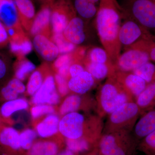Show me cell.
<instances>
[{
  "label": "cell",
  "mask_w": 155,
  "mask_h": 155,
  "mask_svg": "<svg viewBox=\"0 0 155 155\" xmlns=\"http://www.w3.org/2000/svg\"><path fill=\"white\" fill-rule=\"evenodd\" d=\"M65 145L67 147L66 148L70 150L75 155L79 154L81 153L88 152L96 147L89 142L82 138L77 139H66Z\"/></svg>",
  "instance_id": "31"
},
{
  "label": "cell",
  "mask_w": 155,
  "mask_h": 155,
  "mask_svg": "<svg viewBox=\"0 0 155 155\" xmlns=\"http://www.w3.org/2000/svg\"><path fill=\"white\" fill-rule=\"evenodd\" d=\"M33 38L32 44L38 54L47 62L54 61L60 54L54 43L49 38L43 35H38Z\"/></svg>",
  "instance_id": "17"
},
{
  "label": "cell",
  "mask_w": 155,
  "mask_h": 155,
  "mask_svg": "<svg viewBox=\"0 0 155 155\" xmlns=\"http://www.w3.org/2000/svg\"><path fill=\"white\" fill-rule=\"evenodd\" d=\"M81 95L74 94L67 97L60 107V114L64 116L69 113L78 112L80 110L86 112L92 110L95 111V98L91 96L84 97Z\"/></svg>",
  "instance_id": "11"
},
{
  "label": "cell",
  "mask_w": 155,
  "mask_h": 155,
  "mask_svg": "<svg viewBox=\"0 0 155 155\" xmlns=\"http://www.w3.org/2000/svg\"><path fill=\"white\" fill-rule=\"evenodd\" d=\"M9 37L5 27L0 20V49L9 44Z\"/></svg>",
  "instance_id": "42"
},
{
  "label": "cell",
  "mask_w": 155,
  "mask_h": 155,
  "mask_svg": "<svg viewBox=\"0 0 155 155\" xmlns=\"http://www.w3.org/2000/svg\"><path fill=\"white\" fill-rule=\"evenodd\" d=\"M0 20L5 27L10 41L18 39L26 35L14 0H0Z\"/></svg>",
  "instance_id": "7"
},
{
  "label": "cell",
  "mask_w": 155,
  "mask_h": 155,
  "mask_svg": "<svg viewBox=\"0 0 155 155\" xmlns=\"http://www.w3.org/2000/svg\"><path fill=\"white\" fill-rule=\"evenodd\" d=\"M127 48H134L145 52L150 61L155 63V35L152 34L125 49Z\"/></svg>",
  "instance_id": "30"
},
{
  "label": "cell",
  "mask_w": 155,
  "mask_h": 155,
  "mask_svg": "<svg viewBox=\"0 0 155 155\" xmlns=\"http://www.w3.org/2000/svg\"><path fill=\"white\" fill-rule=\"evenodd\" d=\"M119 34V42L122 47H128L137 42L152 34L136 21L124 17Z\"/></svg>",
  "instance_id": "10"
},
{
  "label": "cell",
  "mask_w": 155,
  "mask_h": 155,
  "mask_svg": "<svg viewBox=\"0 0 155 155\" xmlns=\"http://www.w3.org/2000/svg\"><path fill=\"white\" fill-rule=\"evenodd\" d=\"M60 100V94L57 92L54 76L48 74L40 88L33 95L32 102L36 105H54L58 104Z\"/></svg>",
  "instance_id": "12"
},
{
  "label": "cell",
  "mask_w": 155,
  "mask_h": 155,
  "mask_svg": "<svg viewBox=\"0 0 155 155\" xmlns=\"http://www.w3.org/2000/svg\"><path fill=\"white\" fill-rule=\"evenodd\" d=\"M63 34L67 41L75 45L82 44L86 39L84 21L75 16L69 21Z\"/></svg>",
  "instance_id": "18"
},
{
  "label": "cell",
  "mask_w": 155,
  "mask_h": 155,
  "mask_svg": "<svg viewBox=\"0 0 155 155\" xmlns=\"http://www.w3.org/2000/svg\"><path fill=\"white\" fill-rule=\"evenodd\" d=\"M3 126L2 121V117L0 116V130H1V128L2 126Z\"/></svg>",
  "instance_id": "46"
},
{
  "label": "cell",
  "mask_w": 155,
  "mask_h": 155,
  "mask_svg": "<svg viewBox=\"0 0 155 155\" xmlns=\"http://www.w3.org/2000/svg\"><path fill=\"white\" fill-rule=\"evenodd\" d=\"M60 120L57 115L50 114L39 123L36 126L37 132L41 137L48 138L59 131Z\"/></svg>",
  "instance_id": "25"
},
{
  "label": "cell",
  "mask_w": 155,
  "mask_h": 155,
  "mask_svg": "<svg viewBox=\"0 0 155 155\" xmlns=\"http://www.w3.org/2000/svg\"><path fill=\"white\" fill-rule=\"evenodd\" d=\"M35 64L25 58L17 59L14 64L15 78L21 81L25 80L29 73L35 70Z\"/></svg>",
  "instance_id": "32"
},
{
  "label": "cell",
  "mask_w": 155,
  "mask_h": 155,
  "mask_svg": "<svg viewBox=\"0 0 155 155\" xmlns=\"http://www.w3.org/2000/svg\"><path fill=\"white\" fill-rule=\"evenodd\" d=\"M74 62L72 52L62 54L58 56L53 64V68L56 71L62 67L70 66Z\"/></svg>",
  "instance_id": "38"
},
{
  "label": "cell",
  "mask_w": 155,
  "mask_h": 155,
  "mask_svg": "<svg viewBox=\"0 0 155 155\" xmlns=\"http://www.w3.org/2000/svg\"><path fill=\"white\" fill-rule=\"evenodd\" d=\"M51 39L58 47L59 54H69L75 51L76 45L67 41L63 33L52 34Z\"/></svg>",
  "instance_id": "34"
},
{
  "label": "cell",
  "mask_w": 155,
  "mask_h": 155,
  "mask_svg": "<svg viewBox=\"0 0 155 155\" xmlns=\"http://www.w3.org/2000/svg\"><path fill=\"white\" fill-rule=\"evenodd\" d=\"M110 76L114 77L134 100L147 84L142 78L133 72L116 70Z\"/></svg>",
  "instance_id": "13"
},
{
  "label": "cell",
  "mask_w": 155,
  "mask_h": 155,
  "mask_svg": "<svg viewBox=\"0 0 155 155\" xmlns=\"http://www.w3.org/2000/svg\"><path fill=\"white\" fill-rule=\"evenodd\" d=\"M54 78L59 94L62 96L68 94L70 90L68 87L67 79L58 73H56L55 75Z\"/></svg>",
  "instance_id": "40"
},
{
  "label": "cell",
  "mask_w": 155,
  "mask_h": 155,
  "mask_svg": "<svg viewBox=\"0 0 155 155\" xmlns=\"http://www.w3.org/2000/svg\"><path fill=\"white\" fill-rule=\"evenodd\" d=\"M101 0H74L76 13L84 21L88 22L95 17Z\"/></svg>",
  "instance_id": "22"
},
{
  "label": "cell",
  "mask_w": 155,
  "mask_h": 155,
  "mask_svg": "<svg viewBox=\"0 0 155 155\" xmlns=\"http://www.w3.org/2000/svg\"><path fill=\"white\" fill-rule=\"evenodd\" d=\"M62 146V143L55 140H39L35 142L26 155H57Z\"/></svg>",
  "instance_id": "23"
},
{
  "label": "cell",
  "mask_w": 155,
  "mask_h": 155,
  "mask_svg": "<svg viewBox=\"0 0 155 155\" xmlns=\"http://www.w3.org/2000/svg\"><path fill=\"white\" fill-rule=\"evenodd\" d=\"M150 61L145 52L134 48H127L118 57L114 64L117 71L133 72Z\"/></svg>",
  "instance_id": "9"
},
{
  "label": "cell",
  "mask_w": 155,
  "mask_h": 155,
  "mask_svg": "<svg viewBox=\"0 0 155 155\" xmlns=\"http://www.w3.org/2000/svg\"><path fill=\"white\" fill-rule=\"evenodd\" d=\"M95 98L96 114L103 119L123 104L134 101L113 76L107 78Z\"/></svg>",
  "instance_id": "3"
},
{
  "label": "cell",
  "mask_w": 155,
  "mask_h": 155,
  "mask_svg": "<svg viewBox=\"0 0 155 155\" xmlns=\"http://www.w3.org/2000/svg\"><path fill=\"white\" fill-rule=\"evenodd\" d=\"M54 112V107L48 104L37 105L31 108V116L34 119H37L44 115L53 114Z\"/></svg>",
  "instance_id": "39"
},
{
  "label": "cell",
  "mask_w": 155,
  "mask_h": 155,
  "mask_svg": "<svg viewBox=\"0 0 155 155\" xmlns=\"http://www.w3.org/2000/svg\"><path fill=\"white\" fill-rule=\"evenodd\" d=\"M84 59L94 63L112 64L106 50L98 47H94L89 49Z\"/></svg>",
  "instance_id": "33"
},
{
  "label": "cell",
  "mask_w": 155,
  "mask_h": 155,
  "mask_svg": "<svg viewBox=\"0 0 155 155\" xmlns=\"http://www.w3.org/2000/svg\"><path fill=\"white\" fill-rule=\"evenodd\" d=\"M134 101L140 109L141 115L154 109L155 83L148 84L145 88L136 98Z\"/></svg>",
  "instance_id": "24"
},
{
  "label": "cell",
  "mask_w": 155,
  "mask_h": 155,
  "mask_svg": "<svg viewBox=\"0 0 155 155\" xmlns=\"http://www.w3.org/2000/svg\"><path fill=\"white\" fill-rule=\"evenodd\" d=\"M95 22L97 35L109 60L114 64L121 54L119 30L124 19L122 7L116 0H101Z\"/></svg>",
  "instance_id": "1"
},
{
  "label": "cell",
  "mask_w": 155,
  "mask_h": 155,
  "mask_svg": "<svg viewBox=\"0 0 155 155\" xmlns=\"http://www.w3.org/2000/svg\"><path fill=\"white\" fill-rule=\"evenodd\" d=\"M57 155H75L72 152L66 148V149L63 150L58 153Z\"/></svg>",
  "instance_id": "44"
},
{
  "label": "cell",
  "mask_w": 155,
  "mask_h": 155,
  "mask_svg": "<svg viewBox=\"0 0 155 155\" xmlns=\"http://www.w3.org/2000/svg\"><path fill=\"white\" fill-rule=\"evenodd\" d=\"M97 81L86 70L68 81L69 90L76 94H86L95 85Z\"/></svg>",
  "instance_id": "19"
},
{
  "label": "cell",
  "mask_w": 155,
  "mask_h": 155,
  "mask_svg": "<svg viewBox=\"0 0 155 155\" xmlns=\"http://www.w3.org/2000/svg\"><path fill=\"white\" fill-rule=\"evenodd\" d=\"M37 134L36 132L31 129H26L19 134L21 149L28 151L34 143Z\"/></svg>",
  "instance_id": "37"
},
{
  "label": "cell",
  "mask_w": 155,
  "mask_h": 155,
  "mask_svg": "<svg viewBox=\"0 0 155 155\" xmlns=\"http://www.w3.org/2000/svg\"><path fill=\"white\" fill-rule=\"evenodd\" d=\"M137 149L145 155H155V130L139 142Z\"/></svg>",
  "instance_id": "36"
},
{
  "label": "cell",
  "mask_w": 155,
  "mask_h": 155,
  "mask_svg": "<svg viewBox=\"0 0 155 155\" xmlns=\"http://www.w3.org/2000/svg\"><path fill=\"white\" fill-rule=\"evenodd\" d=\"M122 8L124 17L150 31H155V0H125Z\"/></svg>",
  "instance_id": "6"
},
{
  "label": "cell",
  "mask_w": 155,
  "mask_h": 155,
  "mask_svg": "<svg viewBox=\"0 0 155 155\" xmlns=\"http://www.w3.org/2000/svg\"><path fill=\"white\" fill-rule=\"evenodd\" d=\"M133 72L142 78L147 84L155 83V64L151 61L147 62Z\"/></svg>",
  "instance_id": "35"
},
{
  "label": "cell",
  "mask_w": 155,
  "mask_h": 155,
  "mask_svg": "<svg viewBox=\"0 0 155 155\" xmlns=\"http://www.w3.org/2000/svg\"><path fill=\"white\" fill-rule=\"evenodd\" d=\"M83 64L85 70L89 72L97 81L111 76L116 71L113 64H101L84 59Z\"/></svg>",
  "instance_id": "21"
},
{
  "label": "cell",
  "mask_w": 155,
  "mask_h": 155,
  "mask_svg": "<svg viewBox=\"0 0 155 155\" xmlns=\"http://www.w3.org/2000/svg\"><path fill=\"white\" fill-rule=\"evenodd\" d=\"M103 119L97 114L85 116L78 112L69 113L60 120L59 131L65 139L82 138L97 147L104 130Z\"/></svg>",
  "instance_id": "2"
},
{
  "label": "cell",
  "mask_w": 155,
  "mask_h": 155,
  "mask_svg": "<svg viewBox=\"0 0 155 155\" xmlns=\"http://www.w3.org/2000/svg\"><path fill=\"white\" fill-rule=\"evenodd\" d=\"M85 155H99L97 147L93 150L87 153Z\"/></svg>",
  "instance_id": "45"
},
{
  "label": "cell",
  "mask_w": 155,
  "mask_h": 155,
  "mask_svg": "<svg viewBox=\"0 0 155 155\" xmlns=\"http://www.w3.org/2000/svg\"><path fill=\"white\" fill-rule=\"evenodd\" d=\"M141 115L135 101L125 103L107 116L103 133L131 132Z\"/></svg>",
  "instance_id": "5"
},
{
  "label": "cell",
  "mask_w": 155,
  "mask_h": 155,
  "mask_svg": "<svg viewBox=\"0 0 155 155\" xmlns=\"http://www.w3.org/2000/svg\"><path fill=\"white\" fill-rule=\"evenodd\" d=\"M85 70H86L82 62L74 61L71 64L69 68V78L75 77Z\"/></svg>",
  "instance_id": "41"
},
{
  "label": "cell",
  "mask_w": 155,
  "mask_h": 155,
  "mask_svg": "<svg viewBox=\"0 0 155 155\" xmlns=\"http://www.w3.org/2000/svg\"><path fill=\"white\" fill-rule=\"evenodd\" d=\"M51 7L49 5L42 7L35 15L32 26L29 32L31 36L43 35L51 38L52 35L51 26Z\"/></svg>",
  "instance_id": "15"
},
{
  "label": "cell",
  "mask_w": 155,
  "mask_h": 155,
  "mask_svg": "<svg viewBox=\"0 0 155 155\" xmlns=\"http://www.w3.org/2000/svg\"><path fill=\"white\" fill-rule=\"evenodd\" d=\"M19 19L24 30L29 32L35 16V8L31 0H14Z\"/></svg>",
  "instance_id": "20"
},
{
  "label": "cell",
  "mask_w": 155,
  "mask_h": 155,
  "mask_svg": "<svg viewBox=\"0 0 155 155\" xmlns=\"http://www.w3.org/2000/svg\"><path fill=\"white\" fill-rule=\"evenodd\" d=\"M76 16L74 6L69 0H61L51 7L52 34L63 33L73 17Z\"/></svg>",
  "instance_id": "8"
},
{
  "label": "cell",
  "mask_w": 155,
  "mask_h": 155,
  "mask_svg": "<svg viewBox=\"0 0 155 155\" xmlns=\"http://www.w3.org/2000/svg\"><path fill=\"white\" fill-rule=\"evenodd\" d=\"M48 67L45 64L42 65L38 69L35 70L31 75L27 85V91L28 94L33 95L40 88L43 83L46 75Z\"/></svg>",
  "instance_id": "28"
},
{
  "label": "cell",
  "mask_w": 155,
  "mask_h": 155,
  "mask_svg": "<svg viewBox=\"0 0 155 155\" xmlns=\"http://www.w3.org/2000/svg\"><path fill=\"white\" fill-rule=\"evenodd\" d=\"M9 44L11 52L17 57V59L24 58L31 51L33 46L26 35L18 39L10 41Z\"/></svg>",
  "instance_id": "27"
},
{
  "label": "cell",
  "mask_w": 155,
  "mask_h": 155,
  "mask_svg": "<svg viewBox=\"0 0 155 155\" xmlns=\"http://www.w3.org/2000/svg\"><path fill=\"white\" fill-rule=\"evenodd\" d=\"M137 143L131 132L103 133L97 148L99 155H136Z\"/></svg>",
  "instance_id": "4"
},
{
  "label": "cell",
  "mask_w": 155,
  "mask_h": 155,
  "mask_svg": "<svg viewBox=\"0 0 155 155\" xmlns=\"http://www.w3.org/2000/svg\"><path fill=\"white\" fill-rule=\"evenodd\" d=\"M155 130V108L142 114L131 134L138 143L147 136Z\"/></svg>",
  "instance_id": "16"
},
{
  "label": "cell",
  "mask_w": 155,
  "mask_h": 155,
  "mask_svg": "<svg viewBox=\"0 0 155 155\" xmlns=\"http://www.w3.org/2000/svg\"><path fill=\"white\" fill-rule=\"evenodd\" d=\"M8 70V65L5 58L0 54V80L4 78Z\"/></svg>",
  "instance_id": "43"
},
{
  "label": "cell",
  "mask_w": 155,
  "mask_h": 155,
  "mask_svg": "<svg viewBox=\"0 0 155 155\" xmlns=\"http://www.w3.org/2000/svg\"><path fill=\"white\" fill-rule=\"evenodd\" d=\"M26 87L22 81L16 78L9 81L1 89L0 95L3 100L7 101L17 99L25 91Z\"/></svg>",
  "instance_id": "26"
},
{
  "label": "cell",
  "mask_w": 155,
  "mask_h": 155,
  "mask_svg": "<svg viewBox=\"0 0 155 155\" xmlns=\"http://www.w3.org/2000/svg\"><path fill=\"white\" fill-rule=\"evenodd\" d=\"M21 150L18 131L3 125L0 130V155H17Z\"/></svg>",
  "instance_id": "14"
},
{
  "label": "cell",
  "mask_w": 155,
  "mask_h": 155,
  "mask_svg": "<svg viewBox=\"0 0 155 155\" xmlns=\"http://www.w3.org/2000/svg\"><path fill=\"white\" fill-rule=\"evenodd\" d=\"M28 107L27 101L23 99L7 101L1 107L0 116L2 118H8L11 117L14 113L18 111L25 110Z\"/></svg>",
  "instance_id": "29"
}]
</instances>
